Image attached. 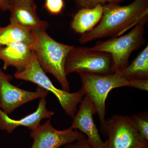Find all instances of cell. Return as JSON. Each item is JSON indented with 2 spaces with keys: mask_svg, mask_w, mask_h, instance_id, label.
Masks as SVG:
<instances>
[{
  "mask_svg": "<svg viewBox=\"0 0 148 148\" xmlns=\"http://www.w3.org/2000/svg\"><path fill=\"white\" fill-rule=\"evenodd\" d=\"M32 32V48L41 67L46 73L55 77L63 90L70 91L65 66L67 55L74 46L56 41L48 34L46 30H33Z\"/></svg>",
  "mask_w": 148,
  "mask_h": 148,
  "instance_id": "cell-2",
  "label": "cell"
},
{
  "mask_svg": "<svg viewBox=\"0 0 148 148\" xmlns=\"http://www.w3.org/2000/svg\"><path fill=\"white\" fill-rule=\"evenodd\" d=\"M46 97L44 96L40 98L38 106L36 111L19 119L11 118L0 108V129L10 134L19 126L27 127L32 130L40 125V122L44 119H51L54 113L47 110Z\"/></svg>",
  "mask_w": 148,
  "mask_h": 148,
  "instance_id": "cell-12",
  "label": "cell"
},
{
  "mask_svg": "<svg viewBox=\"0 0 148 148\" xmlns=\"http://www.w3.org/2000/svg\"><path fill=\"white\" fill-rule=\"evenodd\" d=\"M14 76L17 79L34 83L52 92L58 99L66 114L73 119L76 114L78 105L84 97L81 89L76 92H70L55 87L41 67L34 51L28 66L23 71L15 72Z\"/></svg>",
  "mask_w": 148,
  "mask_h": 148,
  "instance_id": "cell-5",
  "label": "cell"
},
{
  "mask_svg": "<svg viewBox=\"0 0 148 148\" xmlns=\"http://www.w3.org/2000/svg\"><path fill=\"white\" fill-rule=\"evenodd\" d=\"M119 72L128 80L148 79V45L131 64Z\"/></svg>",
  "mask_w": 148,
  "mask_h": 148,
  "instance_id": "cell-16",
  "label": "cell"
},
{
  "mask_svg": "<svg viewBox=\"0 0 148 148\" xmlns=\"http://www.w3.org/2000/svg\"><path fill=\"white\" fill-rule=\"evenodd\" d=\"M64 148H94L88 143L87 139L83 138L65 146Z\"/></svg>",
  "mask_w": 148,
  "mask_h": 148,
  "instance_id": "cell-21",
  "label": "cell"
},
{
  "mask_svg": "<svg viewBox=\"0 0 148 148\" xmlns=\"http://www.w3.org/2000/svg\"><path fill=\"white\" fill-rule=\"evenodd\" d=\"M112 64L109 53L92 51L88 47L74 46L66 57L65 72L67 75L82 72L106 75L113 73Z\"/></svg>",
  "mask_w": 148,
  "mask_h": 148,
  "instance_id": "cell-7",
  "label": "cell"
},
{
  "mask_svg": "<svg viewBox=\"0 0 148 148\" xmlns=\"http://www.w3.org/2000/svg\"><path fill=\"white\" fill-rule=\"evenodd\" d=\"M30 137L34 140L31 148H60L86 138L84 134L71 127L62 130L55 129L50 119L31 130Z\"/></svg>",
  "mask_w": 148,
  "mask_h": 148,
  "instance_id": "cell-9",
  "label": "cell"
},
{
  "mask_svg": "<svg viewBox=\"0 0 148 148\" xmlns=\"http://www.w3.org/2000/svg\"><path fill=\"white\" fill-rule=\"evenodd\" d=\"M64 7V0H45V8L49 13L57 15L61 13Z\"/></svg>",
  "mask_w": 148,
  "mask_h": 148,
  "instance_id": "cell-19",
  "label": "cell"
},
{
  "mask_svg": "<svg viewBox=\"0 0 148 148\" xmlns=\"http://www.w3.org/2000/svg\"><path fill=\"white\" fill-rule=\"evenodd\" d=\"M147 148H148V147H147Z\"/></svg>",
  "mask_w": 148,
  "mask_h": 148,
  "instance_id": "cell-24",
  "label": "cell"
},
{
  "mask_svg": "<svg viewBox=\"0 0 148 148\" xmlns=\"http://www.w3.org/2000/svg\"><path fill=\"white\" fill-rule=\"evenodd\" d=\"M145 16L125 35L98 41L90 50L105 52L111 55L112 61L113 73L121 71L129 65V59L132 52L137 50L146 42L144 38L145 24L148 20Z\"/></svg>",
  "mask_w": 148,
  "mask_h": 148,
  "instance_id": "cell-3",
  "label": "cell"
},
{
  "mask_svg": "<svg viewBox=\"0 0 148 148\" xmlns=\"http://www.w3.org/2000/svg\"><path fill=\"white\" fill-rule=\"evenodd\" d=\"M10 23L33 30H46L49 26L47 21L41 20L38 16L36 6L34 1L11 2L10 8Z\"/></svg>",
  "mask_w": 148,
  "mask_h": 148,
  "instance_id": "cell-11",
  "label": "cell"
},
{
  "mask_svg": "<svg viewBox=\"0 0 148 148\" xmlns=\"http://www.w3.org/2000/svg\"><path fill=\"white\" fill-rule=\"evenodd\" d=\"M12 75L5 73L0 68V108L7 114L22 105L48 94L47 90L39 86L35 92L19 88L12 84Z\"/></svg>",
  "mask_w": 148,
  "mask_h": 148,
  "instance_id": "cell-8",
  "label": "cell"
},
{
  "mask_svg": "<svg viewBox=\"0 0 148 148\" xmlns=\"http://www.w3.org/2000/svg\"><path fill=\"white\" fill-rule=\"evenodd\" d=\"M11 4V0H0V9L3 11L9 10Z\"/></svg>",
  "mask_w": 148,
  "mask_h": 148,
  "instance_id": "cell-22",
  "label": "cell"
},
{
  "mask_svg": "<svg viewBox=\"0 0 148 148\" xmlns=\"http://www.w3.org/2000/svg\"><path fill=\"white\" fill-rule=\"evenodd\" d=\"M102 131L108 137L104 148H147L131 116L114 115L106 120Z\"/></svg>",
  "mask_w": 148,
  "mask_h": 148,
  "instance_id": "cell-6",
  "label": "cell"
},
{
  "mask_svg": "<svg viewBox=\"0 0 148 148\" xmlns=\"http://www.w3.org/2000/svg\"><path fill=\"white\" fill-rule=\"evenodd\" d=\"M33 53L32 46L27 43L17 42L0 47V59L3 62L4 70L12 66L16 69V72H20L28 66Z\"/></svg>",
  "mask_w": 148,
  "mask_h": 148,
  "instance_id": "cell-13",
  "label": "cell"
},
{
  "mask_svg": "<svg viewBox=\"0 0 148 148\" xmlns=\"http://www.w3.org/2000/svg\"><path fill=\"white\" fill-rule=\"evenodd\" d=\"M78 74L81 89L98 114L102 130L106 120V102L109 92L116 88L128 86L129 80L120 72L106 75L84 72Z\"/></svg>",
  "mask_w": 148,
  "mask_h": 148,
  "instance_id": "cell-4",
  "label": "cell"
},
{
  "mask_svg": "<svg viewBox=\"0 0 148 148\" xmlns=\"http://www.w3.org/2000/svg\"><path fill=\"white\" fill-rule=\"evenodd\" d=\"M128 86L147 91L148 79L130 80H129Z\"/></svg>",
  "mask_w": 148,
  "mask_h": 148,
  "instance_id": "cell-20",
  "label": "cell"
},
{
  "mask_svg": "<svg viewBox=\"0 0 148 148\" xmlns=\"http://www.w3.org/2000/svg\"><path fill=\"white\" fill-rule=\"evenodd\" d=\"M103 10V5L101 4L92 8L80 9L74 15L71 28L77 34L82 35L91 31L101 21Z\"/></svg>",
  "mask_w": 148,
  "mask_h": 148,
  "instance_id": "cell-14",
  "label": "cell"
},
{
  "mask_svg": "<svg viewBox=\"0 0 148 148\" xmlns=\"http://www.w3.org/2000/svg\"><path fill=\"white\" fill-rule=\"evenodd\" d=\"M125 0H75L77 6L81 8H92L97 5L104 4L106 3H119Z\"/></svg>",
  "mask_w": 148,
  "mask_h": 148,
  "instance_id": "cell-18",
  "label": "cell"
},
{
  "mask_svg": "<svg viewBox=\"0 0 148 148\" xmlns=\"http://www.w3.org/2000/svg\"><path fill=\"white\" fill-rule=\"evenodd\" d=\"M140 136L148 141V116L147 112H141L131 116Z\"/></svg>",
  "mask_w": 148,
  "mask_h": 148,
  "instance_id": "cell-17",
  "label": "cell"
},
{
  "mask_svg": "<svg viewBox=\"0 0 148 148\" xmlns=\"http://www.w3.org/2000/svg\"><path fill=\"white\" fill-rule=\"evenodd\" d=\"M17 42L27 43L32 46V31L12 23L6 27H0V47Z\"/></svg>",
  "mask_w": 148,
  "mask_h": 148,
  "instance_id": "cell-15",
  "label": "cell"
},
{
  "mask_svg": "<svg viewBox=\"0 0 148 148\" xmlns=\"http://www.w3.org/2000/svg\"><path fill=\"white\" fill-rule=\"evenodd\" d=\"M103 15L96 27L82 35L80 43L85 44L92 41L122 35L148 16V0H135L126 5L111 3L103 5Z\"/></svg>",
  "mask_w": 148,
  "mask_h": 148,
  "instance_id": "cell-1",
  "label": "cell"
},
{
  "mask_svg": "<svg viewBox=\"0 0 148 148\" xmlns=\"http://www.w3.org/2000/svg\"><path fill=\"white\" fill-rule=\"evenodd\" d=\"M11 2L13 1H34V0H11Z\"/></svg>",
  "mask_w": 148,
  "mask_h": 148,
  "instance_id": "cell-23",
  "label": "cell"
},
{
  "mask_svg": "<svg viewBox=\"0 0 148 148\" xmlns=\"http://www.w3.org/2000/svg\"><path fill=\"white\" fill-rule=\"evenodd\" d=\"M80 103L71 127L86 135L87 141L94 148H105V143L101 139L93 120V115L96 114L94 107L84 97Z\"/></svg>",
  "mask_w": 148,
  "mask_h": 148,
  "instance_id": "cell-10",
  "label": "cell"
}]
</instances>
